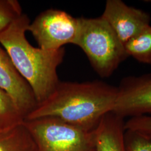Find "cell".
Masks as SVG:
<instances>
[{"label": "cell", "mask_w": 151, "mask_h": 151, "mask_svg": "<svg viewBox=\"0 0 151 151\" xmlns=\"http://www.w3.org/2000/svg\"><path fill=\"white\" fill-rule=\"evenodd\" d=\"M30 23L27 15L22 14L0 32V44L30 85L38 104L48 97L60 82L57 69L64 59L65 49L47 50L33 47L25 34Z\"/></svg>", "instance_id": "cell-2"}, {"label": "cell", "mask_w": 151, "mask_h": 151, "mask_svg": "<svg viewBox=\"0 0 151 151\" xmlns=\"http://www.w3.org/2000/svg\"><path fill=\"white\" fill-rule=\"evenodd\" d=\"M125 122L112 111L105 115L93 130L95 151H126Z\"/></svg>", "instance_id": "cell-9"}, {"label": "cell", "mask_w": 151, "mask_h": 151, "mask_svg": "<svg viewBox=\"0 0 151 151\" xmlns=\"http://www.w3.org/2000/svg\"><path fill=\"white\" fill-rule=\"evenodd\" d=\"M125 129L151 137V115L129 118L125 122Z\"/></svg>", "instance_id": "cell-15"}, {"label": "cell", "mask_w": 151, "mask_h": 151, "mask_svg": "<svg viewBox=\"0 0 151 151\" xmlns=\"http://www.w3.org/2000/svg\"><path fill=\"white\" fill-rule=\"evenodd\" d=\"M129 57L140 63L151 65V26L143 30L124 45Z\"/></svg>", "instance_id": "cell-11"}, {"label": "cell", "mask_w": 151, "mask_h": 151, "mask_svg": "<svg viewBox=\"0 0 151 151\" xmlns=\"http://www.w3.org/2000/svg\"><path fill=\"white\" fill-rule=\"evenodd\" d=\"M112 112L125 119L151 115V73L124 77Z\"/></svg>", "instance_id": "cell-6"}, {"label": "cell", "mask_w": 151, "mask_h": 151, "mask_svg": "<svg viewBox=\"0 0 151 151\" xmlns=\"http://www.w3.org/2000/svg\"><path fill=\"white\" fill-rule=\"evenodd\" d=\"M78 29V18L64 11L49 9L30 22L27 31L32 34L40 48L55 50L67 44H74Z\"/></svg>", "instance_id": "cell-5"}, {"label": "cell", "mask_w": 151, "mask_h": 151, "mask_svg": "<svg viewBox=\"0 0 151 151\" xmlns=\"http://www.w3.org/2000/svg\"><path fill=\"white\" fill-rule=\"evenodd\" d=\"M22 14L17 0H0V32L4 30Z\"/></svg>", "instance_id": "cell-13"}, {"label": "cell", "mask_w": 151, "mask_h": 151, "mask_svg": "<svg viewBox=\"0 0 151 151\" xmlns=\"http://www.w3.org/2000/svg\"><path fill=\"white\" fill-rule=\"evenodd\" d=\"M118 87L100 80L60 82L52 93L24 120L54 117L87 130L95 128L103 116L111 112Z\"/></svg>", "instance_id": "cell-1"}, {"label": "cell", "mask_w": 151, "mask_h": 151, "mask_svg": "<svg viewBox=\"0 0 151 151\" xmlns=\"http://www.w3.org/2000/svg\"><path fill=\"white\" fill-rule=\"evenodd\" d=\"M0 151H39L30 132L24 124L0 129Z\"/></svg>", "instance_id": "cell-10"}, {"label": "cell", "mask_w": 151, "mask_h": 151, "mask_svg": "<svg viewBox=\"0 0 151 151\" xmlns=\"http://www.w3.org/2000/svg\"><path fill=\"white\" fill-rule=\"evenodd\" d=\"M124 143L126 151H151V137L125 129Z\"/></svg>", "instance_id": "cell-14"}, {"label": "cell", "mask_w": 151, "mask_h": 151, "mask_svg": "<svg viewBox=\"0 0 151 151\" xmlns=\"http://www.w3.org/2000/svg\"><path fill=\"white\" fill-rule=\"evenodd\" d=\"M79 29L74 44L86 55L98 75L108 78L129 57L113 29L101 16L79 17Z\"/></svg>", "instance_id": "cell-3"}, {"label": "cell", "mask_w": 151, "mask_h": 151, "mask_svg": "<svg viewBox=\"0 0 151 151\" xmlns=\"http://www.w3.org/2000/svg\"><path fill=\"white\" fill-rule=\"evenodd\" d=\"M24 121L12 98L0 87V129L21 124Z\"/></svg>", "instance_id": "cell-12"}, {"label": "cell", "mask_w": 151, "mask_h": 151, "mask_svg": "<svg viewBox=\"0 0 151 151\" xmlns=\"http://www.w3.org/2000/svg\"><path fill=\"white\" fill-rule=\"evenodd\" d=\"M0 87L10 96L24 119L38 104L30 85L16 70L5 49L1 46Z\"/></svg>", "instance_id": "cell-8"}, {"label": "cell", "mask_w": 151, "mask_h": 151, "mask_svg": "<svg viewBox=\"0 0 151 151\" xmlns=\"http://www.w3.org/2000/svg\"><path fill=\"white\" fill-rule=\"evenodd\" d=\"M101 17L124 45L150 26L151 20L148 13L129 6L122 0H107Z\"/></svg>", "instance_id": "cell-7"}, {"label": "cell", "mask_w": 151, "mask_h": 151, "mask_svg": "<svg viewBox=\"0 0 151 151\" xmlns=\"http://www.w3.org/2000/svg\"><path fill=\"white\" fill-rule=\"evenodd\" d=\"M39 151H95L92 130H87L54 117L24 121Z\"/></svg>", "instance_id": "cell-4"}]
</instances>
